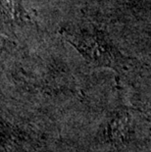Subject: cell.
Listing matches in <instances>:
<instances>
[{
	"mask_svg": "<svg viewBox=\"0 0 151 152\" xmlns=\"http://www.w3.org/2000/svg\"><path fill=\"white\" fill-rule=\"evenodd\" d=\"M1 21L3 24L22 26L31 23L23 0H1Z\"/></svg>",
	"mask_w": 151,
	"mask_h": 152,
	"instance_id": "obj_2",
	"label": "cell"
},
{
	"mask_svg": "<svg viewBox=\"0 0 151 152\" xmlns=\"http://www.w3.org/2000/svg\"><path fill=\"white\" fill-rule=\"evenodd\" d=\"M60 34L89 64L116 71L131 64V59L118 49L107 34L91 23H69L60 28Z\"/></svg>",
	"mask_w": 151,
	"mask_h": 152,
	"instance_id": "obj_1",
	"label": "cell"
},
{
	"mask_svg": "<svg viewBox=\"0 0 151 152\" xmlns=\"http://www.w3.org/2000/svg\"><path fill=\"white\" fill-rule=\"evenodd\" d=\"M131 116L126 111H118L112 116L109 122L108 130L113 137H123L128 131Z\"/></svg>",
	"mask_w": 151,
	"mask_h": 152,
	"instance_id": "obj_3",
	"label": "cell"
}]
</instances>
